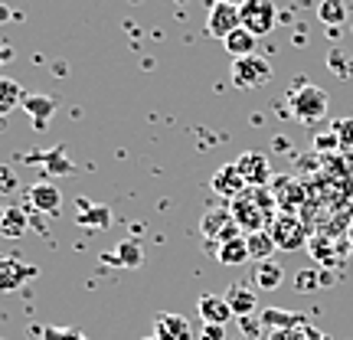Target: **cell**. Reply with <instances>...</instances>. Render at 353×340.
I'll return each mask as SVG.
<instances>
[{"label":"cell","mask_w":353,"mask_h":340,"mask_svg":"<svg viewBox=\"0 0 353 340\" xmlns=\"http://www.w3.org/2000/svg\"><path fill=\"white\" fill-rule=\"evenodd\" d=\"M39 275L37 265L23 262L17 255H0V294H13L20 291L26 281H33Z\"/></svg>","instance_id":"cell-7"},{"label":"cell","mask_w":353,"mask_h":340,"mask_svg":"<svg viewBox=\"0 0 353 340\" xmlns=\"http://www.w3.org/2000/svg\"><path fill=\"white\" fill-rule=\"evenodd\" d=\"M232 86L236 88H262L272 82V63L252 52V56H242V59H232Z\"/></svg>","instance_id":"cell-3"},{"label":"cell","mask_w":353,"mask_h":340,"mask_svg":"<svg viewBox=\"0 0 353 340\" xmlns=\"http://www.w3.org/2000/svg\"><path fill=\"white\" fill-rule=\"evenodd\" d=\"M26 99V92L20 88V82H13V79L0 76V118H7L13 108H20Z\"/></svg>","instance_id":"cell-24"},{"label":"cell","mask_w":353,"mask_h":340,"mask_svg":"<svg viewBox=\"0 0 353 340\" xmlns=\"http://www.w3.org/2000/svg\"><path fill=\"white\" fill-rule=\"evenodd\" d=\"M17 174H13V167L0 164V193H17Z\"/></svg>","instance_id":"cell-30"},{"label":"cell","mask_w":353,"mask_h":340,"mask_svg":"<svg viewBox=\"0 0 353 340\" xmlns=\"http://www.w3.org/2000/svg\"><path fill=\"white\" fill-rule=\"evenodd\" d=\"M229 210H232V219L239 223L242 232L252 236V232H262V229L272 226V219L278 216V203L268 187H249L242 197L229 203Z\"/></svg>","instance_id":"cell-1"},{"label":"cell","mask_w":353,"mask_h":340,"mask_svg":"<svg viewBox=\"0 0 353 340\" xmlns=\"http://www.w3.org/2000/svg\"><path fill=\"white\" fill-rule=\"evenodd\" d=\"M26 229H30V216H26L23 206H7L3 223H0V236L3 239H23Z\"/></svg>","instance_id":"cell-20"},{"label":"cell","mask_w":353,"mask_h":340,"mask_svg":"<svg viewBox=\"0 0 353 340\" xmlns=\"http://www.w3.org/2000/svg\"><path fill=\"white\" fill-rule=\"evenodd\" d=\"M7 17H10V10H7V7H0V20H7Z\"/></svg>","instance_id":"cell-35"},{"label":"cell","mask_w":353,"mask_h":340,"mask_svg":"<svg viewBox=\"0 0 353 340\" xmlns=\"http://www.w3.org/2000/svg\"><path fill=\"white\" fill-rule=\"evenodd\" d=\"M288 101H291V114L301 121V125H317L324 114H327V92L321 86H311V82H301V86L288 92Z\"/></svg>","instance_id":"cell-2"},{"label":"cell","mask_w":353,"mask_h":340,"mask_svg":"<svg viewBox=\"0 0 353 340\" xmlns=\"http://www.w3.org/2000/svg\"><path fill=\"white\" fill-rule=\"evenodd\" d=\"M236 167H239V174L245 177L249 187H268V183L275 180V174H272V161H268V154H262V151L239 154Z\"/></svg>","instance_id":"cell-9"},{"label":"cell","mask_w":353,"mask_h":340,"mask_svg":"<svg viewBox=\"0 0 353 340\" xmlns=\"http://www.w3.org/2000/svg\"><path fill=\"white\" fill-rule=\"evenodd\" d=\"M242 26L239 7L236 3H223V0H213L210 10H206V33L213 39H226L229 33H236Z\"/></svg>","instance_id":"cell-8"},{"label":"cell","mask_w":353,"mask_h":340,"mask_svg":"<svg viewBox=\"0 0 353 340\" xmlns=\"http://www.w3.org/2000/svg\"><path fill=\"white\" fill-rule=\"evenodd\" d=\"M321 288V272L317 268H301L298 275H294V291H301V294H311V291Z\"/></svg>","instance_id":"cell-27"},{"label":"cell","mask_w":353,"mask_h":340,"mask_svg":"<svg viewBox=\"0 0 353 340\" xmlns=\"http://www.w3.org/2000/svg\"><path fill=\"white\" fill-rule=\"evenodd\" d=\"M307 340H330V334H324V330H317L314 324H307Z\"/></svg>","instance_id":"cell-33"},{"label":"cell","mask_w":353,"mask_h":340,"mask_svg":"<svg viewBox=\"0 0 353 340\" xmlns=\"http://www.w3.org/2000/svg\"><path fill=\"white\" fill-rule=\"evenodd\" d=\"M216 259L223 265H245V262H252V255H249V242H245V236H236V239H229L223 242L219 249H216Z\"/></svg>","instance_id":"cell-22"},{"label":"cell","mask_w":353,"mask_h":340,"mask_svg":"<svg viewBox=\"0 0 353 340\" xmlns=\"http://www.w3.org/2000/svg\"><path fill=\"white\" fill-rule=\"evenodd\" d=\"M281 281H285V268H281L275 259H268V262H255V275H252L255 288L278 291V288H281Z\"/></svg>","instance_id":"cell-18"},{"label":"cell","mask_w":353,"mask_h":340,"mask_svg":"<svg viewBox=\"0 0 353 340\" xmlns=\"http://www.w3.org/2000/svg\"><path fill=\"white\" fill-rule=\"evenodd\" d=\"M200 340H226V328L223 324H203Z\"/></svg>","instance_id":"cell-32"},{"label":"cell","mask_w":353,"mask_h":340,"mask_svg":"<svg viewBox=\"0 0 353 340\" xmlns=\"http://www.w3.org/2000/svg\"><path fill=\"white\" fill-rule=\"evenodd\" d=\"M268 190H272V197H275L281 213H294L304 203V183L294 180V177H275V180L268 183Z\"/></svg>","instance_id":"cell-11"},{"label":"cell","mask_w":353,"mask_h":340,"mask_svg":"<svg viewBox=\"0 0 353 340\" xmlns=\"http://www.w3.org/2000/svg\"><path fill=\"white\" fill-rule=\"evenodd\" d=\"M0 125H3V118H0Z\"/></svg>","instance_id":"cell-38"},{"label":"cell","mask_w":353,"mask_h":340,"mask_svg":"<svg viewBox=\"0 0 353 340\" xmlns=\"http://www.w3.org/2000/svg\"><path fill=\"white\" fill-rule=\"evenodd\" d=\"M101 262L125 265V268H138V265H144V249H141L138 239H125L118 249H114V255H101Z\"/></svg>","instance_id":"cell-21"},{"label":"cell","mask_w":353,"mask_h":340,"mask_svg":"<svg viewBox=\"0 0 353 340\" xmlns=\"http://www.w3.org/2000/svg\"><path fill=\"white\" fill-rule=\"evenodd\" d=\"M226 304L232 308L236 321L259 314V294H255V288H249V285H239V281L226 288Z\"/></svg>","instance_id":"cell-13"},{"label":"cell","mask_w":353,"mask_h":340,"mask_svg":"<svg viewBox=\"0 0 353 340\" xmlns=\"http://www.w3.org/2000/svg\"><path fill=\"white\" fill-rule=\"evenodd\" d=\"M43 340H88L82 330L76 328H37Z\"/></svg>","instance_id":"cell-28"},{"label":"cell","mask_w":353,"mask_h":340,"mask_svg":"<svg viewBox=\"0 0 353 340\" xmlns=\"http://www.w3.org/2000/svg\"><path fill=\"white\" fill-rule=\"evenodd\" d=\"M259 317H262L265 334H268V330L304 328V324H311V321H307L301 311H285V308H265V311H259Z\"/></svg>","instance_id":"cell-16"},{"label":"cell","mask_w":353,"mask_h":340,"mask_svg":"<svg viewBox=\"0 0 353 340\" xmlns=\"http://www.w3.org/2000/svg\"><path fill=\"white\" fill-rule=\"evenodd\" d=\"M239 17H242V26H245L252 37H265V33L275 30V20H278L275 0H242Z\"/></svg>","instance_id":"cell-5"},{"label":"cell","mask_w":353,"mask_h":340,"mask_svg":"<svg viewBox=\"0 0 353 340\" xmlns=\"http://www.w3.org/2000/svg\"><path fill=\"white\" fill-rule=\"evenodd\" d=\"M76 223L79 226H85V229H108V223H112V210H108V206H99V203L82 200L79 203Z\"/></svg>","instance_id":"cell-19"},{"label":"cell","mask_w":353,"mask_h":340,"mask_svg":"<svg viewBox=\"0 0 353 340\" xmlns=\"http://www.w3.org/2000/svg\"><path fill=\"white\" fill-rule=\"evenodd\" d=\"M200 236L203 239H216V249H219L223 242L242 236V229H239V223L232 219V210H229V206H213V210H206L200 219Z\"/></svg>","instance_id":"cell-4"},{"label":"cell","mask_w":353,"mask_h":340,"mask_svg":"<svg viewBox=\"0 0 353 340\" xmlns=\"http://www.w3.org/2000/svg\"><path fill=\"white\" fill-rule=\"evenodd\" d=\"M154 337L157 340H190L187 317L170 314V311H161V314L154 317Z\"/></svg>","instance_id":"cell-15"},{"label":"cell","mask_w":353,"mask_h":340,"mask_svg":"<svg viewBox=\"0 0 353 340\" xmlns=\"http://www.w3.org/2000/svg\"><path fill=\"white\" fill-rule=\"evenodd\" d=\"M10 59H13V50H10V46H0V66L10 63Z\"/></svg>","instance_id":"cell-34"},{"label":"cell","mask_w":353,"mask_h":340,"mask_svg":"<svg viewBox=\"0 0 353 340\" xmlns=\"http://www.w3.org/2000/svg\"><path fill=\"white\" fill-rule=\"evenodd\" d=\"M317 17H321V23L341 26L343 20H347V7H343V0H321V7H317Z\"/></svg>","instance_id":"cell-26"},{"label":"cell","mask_w":353,"mask_h":340,"mask_svg":"<svg viewBox=\"0 0 353 340\" xmlns=\"http://www.w3.org/2000/svg\"><path fill=\"white\" fill-rule=\"evenodd\" d=\"M196 314L203 317V324H223V328L236 317L232 308L226 304V294H203L196 301Z\"/></svg>","instance_id":"cell-14"},{"label":"cell","mask_w":353,"mask_h":340,"mask_svg":"<svg viewBox=\"0 0 353 340\" xmlns=\"http://www.w3.org/2000/svg\"><path fill=\"white\" fill-rule=\"evenodd\" d=\"M210 187H213V193H219L226 203H232L236 197H242V193L249 190V183H245V177L239 174V167L232 161V164H223L216 170L213 180H210Z\"/></svg>","instance_id":"cell-10"},{"label":"cell","mask_w":353,"mask_h":340,"mask_svg":"<svg viewBox=\"0 0 353 340\" xmlns=\"http://www.w3.org/2000/svg\"><path fill=\"white\" fill-rule=\"evenodd\" d=\"M223 3H236V7H239V3H242V0H223Z\"/></svg>","instance_id":"cell-37"},{"label":"cell","mask_w":353,"mask_h":340,"mask_svg":"<svg viewBox=\"0 0 353 340\" xmlns=\"http://www.w3.org/2000/svg\"><path fill=\"white\" fill-rule=\"evenodd\" d=\"M265 340H307V324L304 328H285V330H268Z\"/></svg>","instance_id":"cell-29"},{"label":"cell","mask_w":353,"mask_h":340,"mask_svg":"<svg viewBox=\"0 0 353 340\" xmlns=\"http://www.w3.org/2000/svg\"><path fill=\"white\" fill-rule=\"evenodd\" d=\"M255 43H259V37H252L245 26H239L236 33H229L226 39H223V46H226V52L232 56V59H242V56H252L255 52Z\"/></svg>","instance_id":"cell-23"},{"label":"cell","mask_w":353,"mask_h":340,"mask_svg":"<svg viewBox=\"0 0 353 340\" xmlns=\"http://www.w3.org/2000/svg\"><path fill=\"white\" fill-rule=\"evenodd\" d=\"M334 134H337L341 144H350L353 141V118H347V121H334Z\"/></svg>","instance_id":"cell-31"},{"label":"cell","mask_w":353,"mask_h":340,"mask_svg":"<svg viewBox=\"0 0 353 340\" xmlns=\"http://www.w3.org/2000/svg\"><path fill=\"white\" fill-rule=\"evenodd\" d=\"M30 118H33V125L43 131L46 128V121H50L52 114H56V99L52 95H43V92H33V95H26L23 105H20Z\"/></svg>","instance_id":"cell-17"},{"label":"cell","mask_w":353,"mask_h":340,"mask_svg":"<svg viewBox=\"0 0 353 340\" xmlns=\"http://www.w3.org/2000/svg\"><path fill=\"white\" fill-rule=\"evenodd\" d=\"M268 232H272V239H275V246L281 252H294V249H301L307 242V226L294 213H278L272 219Z\"/></svg>","instance_id":"cell-6"},{"label":"cell","mask_w":353,"mask_h":340,"mask_svg":"<svg viewBox=\"0 0 353 340\" xmlns=\"http://www.w3.org/2000/svg\"><path fill=\"white\" fill-rule=\"evenodd\" d=\"M3 213H7V206H3V203H0V223H3Z\"/></svg>","instance_id":"cell-36"},{"label":"cell","mask_w":353,"mask_h":340,"mask_svg":"<svg viewBox=\"0 0 353 340\" xmlns=\"http://www.w3.org/2000/svg\"><path fill=\"white\" fill-rule=\"evenodd\" d=\"M30 206L43 216H59V210H63V190L56 183H50V180L33 183L30 187Z\"/></svg>","instance_id":"cell-12"},{"label":"cell","mask_w":353,"mask_h":340,"mask_svg":"<svg viewBox=\"0 0 353 340\" xmlns=\"http://www.w3.org/2000/svg\"><path fill=\"white\" fill-rule=\"evenodd\" d=\"M245 242H249V255H252V262H268V259L278 252V246H275V239H272V232H268V229L245 236Z\"/></svg>","instance_id":"cell-25"}]
</instances>
